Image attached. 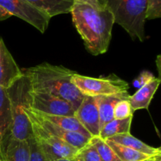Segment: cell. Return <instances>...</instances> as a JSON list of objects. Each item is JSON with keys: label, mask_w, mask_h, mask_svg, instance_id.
Wrapping results in <instances>:
<instances>
[{"label": "cell", "mask_w": 161, "mask_h": 161, "mask_svg": "<svg viewBox=\"0 0 161 161\" xmlns=\"http://www.w3.org/2000/svg\"><path fill=\"white\" fill-rule=\"evenodd\" d=\"M107 140L116 143V144L128 147L130 149H134V150L138 151L142 153L150 156V157L161 155L160 148L152 147V146L146 144L145 142L134 137L130 133L119 134V135H116L115 136L111 137Z\"/></svg>", "instance_id": "e0dca14e"}, {"label": "cell", "mask_w": 161, "mask_h": 161, "mask_svg": "<svg viewBox=\"0 0 161 161\" xmlns=\"http://www.w3.org/2000/svg\"><path fill=\"white\" fill-rule=\"evenodd\" d=\"M132 118L133 116L122 119H113L101 129L98 137L102 140H107L116 135L130 133Z\"/></svg>", "instance_id": "d6986e66"}, {"label": "cell", "mask_w": 161, "mask_h": 161, "mask_svg": "<svg viewBox=\"0 0 161 161\" xmlns=\"http://www.w3.org/2000/svg\"><path fill=\"white\" fill-rule=\"evenodd\" d=\"M161 17V0H146V20Z\"/></svg>", "instance_id": "cb8c5ba5"}, {"label": "cell", "mask_w": 161, "mask_h": 161, "mask_svg": "<svg viewBox=\"0 0 161 161\" xmlns=\"http://www.w3.org/2000/svg\"><path fill=\"white\" fill-rule=\"evenodd\" d=\"M30 150V161H48L34 137L28 139Z\"/></svg>", "instance_id": "d4e9b609"}, {"label": "cell", "mask_w": 161, "mask_h": 161, "mask_svg": "<svg viewBox=\"0 0 161 161\" xmlns=\"http://www.w3.org/2000/svg\"><path fill=\"white\" fill-rule=\"evenodd\" d=\"M10 17H12V15L9 13H8L6 9H4L3 7L0 6V21L6 20V19L9 18Z\"/></svg>", "instance_id": "83f0119b"}, {"label": "cell", "mask_w": 161, "mask_h": 161, "mask_svg": "<svg viewBox=\"0 0 161 161\" xmlns=\"http://www.w3.org/2000/svg\"><path fill=\"white\" fill-rule=\"evenodd\" d=\"M22 75L23 72L0 37V86L7 89Z\"/></svg>", "instance_id": "30bf717a"}, {"label": "cell", "mask_w": 161, "mask_h": 161, "mask_svg": "<svg viewBox=\"0 0 161 161\" xmlns=\"http://www.w3.org/2000/svg\"><path fill=\"white\" fill-rule=\"evenodd\" d=\"M22 72L29 78L33 91L57 96L71 104L75 112L84 98L72 80L76 72L64 66L44 62Z\"/></svg>", "instance_id": "7a4b0ae2"}, {"label": "cell", "mask_w": 161, "mask_h": 161, "mask_svg": "<svg viewBox=\"0 0 161 161\" xmlns=\"http://www.w3.org/2000/svg\"><path fill=\"white\" fill-rule=\"evenodd\" d=\"M31 109L50 116H75L71 104L57 96L45 92L32 91Z\"/></svg>", "instance_id": "ba28073f"}, {"label": "cell", "mask_w": 161, "mask_h": 161, "mask_svg": "<svg viewBox=\"0 0 161 161\" xmlns=\"http://www.w3.org/2000/svg\"><path fill=\"white\" fill-rule=\"evenodd\" d=\"M73 160L75 161H102L95 147L91 142L80 149Z\"/></svg>", "instance_id": "7402d4cb"}, {"label": "cell", "mask_w": 161, "mask_h": 161, "mask_svg": "<svg viewBox=\"0 0 161 161\" xmlns=\"http://www.w3.org/2000/svg\"><path fill=\"white\" fill-rule=\"evenodd\" d=\"M12 126V111L7 90L0 86V152L3 143L11 135Z\"/></svg>", "instance_id": "5bb4252c"}, {"label": "cell", "mask_w": 161, "mask_h": 161, "mask_svg": "<svg viewBox=\"0 0 161 161\" xmlns=\"http://www.w3.org/2000/svg\"><path fill=\"white\" fill-rule=\"evenodd\" d=\"M0 161H3V156H2V153H1V152H0Z\"/></svg>", "instance_id": "4dcf8cb0"}, {"label": "cell", "mask_w": 161, "mask_h": 161, "mask_svg": "<svg viewBox=\"0 0 161 161\" xmlns=\"http://www.w3.org/2000/svg\"><path fill=\"white\" fill-rule=\"evenodd\" d=\"M56 161H75L73 159H70V160H56Z\"/></svg>", "instance_id": "f546056e"}, {"label": "cell", "mask_w": 161, "mask_h": 161, "mask_svg": "<svg viewBox=\"0 0 161 161\" xmlns=\"http://www.w3.org/2000/svg\"><path fill=\"white\" fill-rule=\"evenodd\" d=\"M3 161H30L28 140L16 139L9 135L1 148Z\"/></svg>", "instance_id": "7c38bea8"}, {"label": "cell", "mask_w": 161, "mask_h": 161, "mask_svg": "<svg viewBox=\"0 0 161 161\" xmlns=\"http://www.w3.org/2000/svg\"><path fill=\"white\" fill-rule=\"evenodd\" d=\"M154 78H155V76H154L152 72H149V71H142L140 73V75L134 80V87H135L138 90L140 89V88L142 87L146 84H147L149 82H150Z\"/></svg>", "instance_id": "484cf974"}, {"label": "cell", "mask_w": 161, "mask_h": 161, "mask_svg": "<svg viewBox=\"0 0 161 161\" xmlns=\"http://www.w3.org/2000/svg\"><path fill=\"white\" fill-rule=\"evenodd\" d=\"M41 12L52 18L60 14H69L74 4V0H25Z\"/></svg>", "instance_id": "9a60e30c"}, {"label": "cell", "mask_w": 161, "mask_h": 161, "mask_svg": "<svg viewBox=\"0 0 161 161\" xmlns=\"http://www.w3.org/2000/svg\"><path fill=\"white\" fill-rule=\"evenodd\" d=\"M133 114L134 112L132 110L131 106H130L129 99L119 101L115 105L114 113H113L114 119H126V118L129 117V116H133Z\"/></svg>", "instance_id": "603a6c76"}, {"label": "cell", "mask_w": 161, "mask_h": 161, "mask_svg": "<svg viewBox=\"0 0 161 161\" xmlns=\"http://www.w3.org/2000/svg\"><path fill=\"white\" fill-rule=\"evenodd\" d=\"M30 110H31V112L32 113V114L36 116V118L37 119V120L39 121L40 125L42 126L47 131L52 134V135H54V136L58 137V138L61 139L62 141L67 142L68 144L72 146V147L76 149L77 150L81 149L82 148L86 146V145L90 142V140H91V138L90 139V138L83 136L81 134L75 133V132L68 131V130H64V129L56 126L55 124H51V123L48 122V121L47 120H44L42 118L39 117L31 108H30Z\"/></svg>", "instance_id": "8fae6325"}, {"label": "cell", "mask_w": 161, "mask_h": 161, "mask_svg": "<svg viewBox=\"0 0 161 161\" xmlns=\"http://www.w3.org/2000/svg\"><path fill=\"white\" fill-rule=\"evenodd\" d=\"M74 84L84 96L98 97L128 93L129 84L114 74L99 78L85 76L75 73Z\"/></svg>", "instance_id": "8992f818"}, {"label": "cell", "mask_w": 161, "mask_h": 161, "mask_svg": "<svg viewBox=\"0 0 161 161\" xmlns=\"http://www.w3.org/2000/svg\"><path fill=\"white\" fill-rule=\"evenodd\" d=\"M26 114L31 122L33 137L40 146L48 161L70 160L74 158L79 150L47 131L32 114L30 108L26 109Z\"/></svg>", "instance_id": "5b68a950"}, {"label": "cell", "mask_w": 161, "mask_h": 161, "mask_svg": "<svg viewBox=\"0 0 161 161\" xmlns=\"http://www.w3.org/2000/svg\"><path fill=\"white\" fill-rule=\"evenodd\" d=\"M74 1L82 2V3H87L94 7L98 9H105V0H74Z\"/></svg>", "instance_id": "4316f807"}, {"label": "cell", "mask_w": 161, "mask_h": 161, "mask_svg": "<svg viewBox=\"0 0 161 161\" xmlns=\"http://www.w3.org/2000/svg\"><path fill=\"white\" fill-rule=\"evenodd\" d=\"M70 13L86 50L94 56L106 53L115 24L113 14L106 8L98 9L79 1H74Z\"/></svg>", "instance_id": "6da1fadb"}, {"label": "cell", "mask_w": 161, "mask_h": 161, "mask_svg": "<svg viewBox=\"0 0 161 161\" xmlns=\"http://www.w3.org/2000/svg\"><path fill=\"white\" fill-rule=\"evenodd\" d=\"M0 6L12 16L32 25L41 33L47 31L51 19L25 0H0Z\"/></svg>", "instance_id": "52a82bcc"}, {"label": "cell", "mask_w": 161, "mask_h": 161, "mask_svg": "<svg viewBox=\"0 0 161 161\" xmlns=\"http://www.w3.org/2000/svg\"><path fill=\"white\" fill-rule=\"evenodd\" d=\"M105 8L132 39L144 42L146 0H105Z\"/></svg>", "instance_id": "277c9868"}, {"label": "cell", "mask_w": 161, "mask_h": 161, "mask_svg": "<svg viewBox=\"0 0 161 161\" xmlns=\"http://www.w3.org/2000/svg\"><path fill=\"white\" fill-rule=\"evenodd\" d=\"M105 142L114 151L120 161H142L151 157L150 156L146 155L138 151L116 144V143L108 141V140H105Z\"/></svg>", "instance_id": "ffe728a7"}, {"label": "cell", "mask_w": 161, "mask_h": 161, "mask_svg": "<svg viewBox=\"0 0 161 161\" xmlns=\"http://www.w3.org/2000/svg\"><path fill=\"white\" fill-rule=\"evenodd\" d=\"M12 111L13 126L11 135L16 139L28 140L33 137L31 122L26 114L31 108L32 87L29 78L25 74L16 80L7 89Z\"/></svg>", "instance_id": "3957f363"}, {"label": "cell", "mask_w": 161, "mask_h": 161, "mask_svg": "<svg viewBox=\"0 0 161 161\" xmlns=\"http://www.w3.org/2000/svg\"><path fill=\"white\" fill-rule=\"evenodd\" d=\"M90 142L95 147L102 161H120L117 155L105 140H102L99 137H94L91 138Z\"/></svg>", "instance_id": "44dd1931"}, {"label": "cell", "mask_w": 161, "mask_h": 161, "mask_svg": "<svg viewBox=\"0 0 161 161\" xmlns=\"http://www.w3.org/2000/svg\"><path fill=\"white\" fill-rule=\"evenodd\" d=\"M160 82V78L155 77L147 84L138 89L133 95L130 96L129 102L134 113L136 110L149 108L151 101L158 89Z\"/></svg>", "instance_id": "4fadbf2b"}, {"label": "cell", "mask_w": 161, "mask_h": 161, "mask_svg": "<svg viewBox=\"0 0 161 161\" xmlns=\"http://www.w3.org/2000/svg\"><path fill=\"white\" fill-rule=\"evenodd\" d=\"M75 117L92 138L99 136L101 127L97 97L85 96L75 110Z\"/></svg>", "instance_id": "9c48e42d"}, {"label": "cell", "mask_w": 161, "mask_h": 161, "mask_svg": "<svg viewBox=\"0 0 161 161\" xmlns=\"http://www.w3.org/2000/svg\"><path fill=\"white\" fill-rule=\"evenodd\" d=\"M142 161H161V155H157V156H154V157H151L149 158L146 159Z\"/></svg>", "instance_id": "f1b7e54d"}, {"label": "cell", "mask_w": 161, "mask_h": 161, "mask_svg": "<svg viewBox=\"0 0 161 161\" xmlns=\"http://www.w3.org/2000/svg\"><path fill=\"white\" fill-rule=\"evenodd\" d=\"M33 110V109H32ZM34 113L39 117L42 118L44 120H47L51 124H55L58 127L71 132H75L83 135V136L91 139L92 137L89 132L81 125L78 119L75 116H50V115L43 114V113H38L33 110Z\"/></svg>", "instance_id": "ac0fdd59"}, {"label": "cell", "mask_w": 161, "mask_h": 161, "mask_svg": "<svg viewBox=\"0 0 161 161\" xmlns=\"http://www.w3.org/2000/svg\"><path fill=\"white\" fill-rule=\"evenodd\" d=\"M130 96L129 93H124V94L97 97L101 129L105 124L114 119L113 113H114V108L116 103L119 101L129 99Z\"/></svg>", "instance_id": "2e32d148"}]
</instances>
